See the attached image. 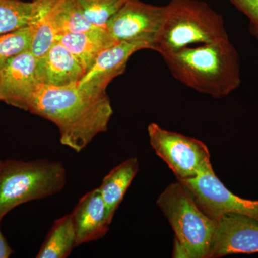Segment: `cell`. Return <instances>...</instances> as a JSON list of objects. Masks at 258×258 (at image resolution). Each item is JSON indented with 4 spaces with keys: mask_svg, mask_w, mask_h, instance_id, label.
<instances>
[{
    "mask_svg": "<svg viewBox=\"0 0 258 258\" xmlns=\"http://www.w3.org/2000/svg\"><path fill=\"white\" fill-rule=\"evenodd\" d=\"M58 3L59 0H32L28 26L32 32L30 50L36 57L45 53L57 40Z\"/></svg>",
    "mask_w": 258,
    "mask_h": 258,
    "instance_id": "cell-15",
    "label": "cell"
},
{
    "mask_svg": "<svg viewBox=\"0 0 258 258\" xmlns=\"http://www.w3.org/2000/svg\"><path fill=\"white\" fill-rule=\"evenodd\" d=\"M161 57L177 81L203 94L223 98L240 86V57L230 39L184 47Z\"/></svg>",
    "mask_w": 258,
    "mask_h": 258,
    "instance_id": "cell-2",
    "label": "cell"
},
{
    "mask_svg": "<svg viewBox=\"0 0 258 258\" xmlns=\"http://www.w3.org/2000/svg\"><path fill=\"white\" fill-rule=\"evenodd\" d=\"M149 143L178 181L197 177L213 169L210 153L202 141L167 130L155 123L148 126Z\"/></svg>",
    "mask_w": 258,
    "mask_h": 258,
    "instance_id": "cell-6",
    "label": "cell"
},
{
    "mask_svg": "<svg viewBox=\"0 0 258 258\" xmlns=\"http://www.w3.org/2000/svg\"><path fill=\"white\" fill-rule=\"evenodd\" d=\"M144 49L147 47L140 43L116 42L97 57L78 83V86L91 95L106 93L108 84L124 73L131 56Z\"/></svg>",
    "mask_w": 258,
    "mask_h": 258,
    "instance_id": "cell-10",
    "label": "cell"
},
{
    "mask_svg": "<svg viewBox=\"0 0 258 258\" xmlns=\"http://www.w3.org/2000/svg\"><path fill=\"white\" fill-rule=\"evenodd\" d=\"M164 14V6L128 0L106 25L117 42H134L152 50Z\"/></svg>",
    "mask_w": 258,
    "mask_h": 258,
    "instance_id": "cell-8",
    "label": "cell"
},
{
    "mask_svg": "<svg viewBox=\"0 0 258 258\" xmlns=\"http://www.w3.org/2000/svg\"><path fill=\"white\" fill-rule=\"evenodd\" d=\"M32 2L0 0V35L28 26Z\"/></svg>",
    "mask_w": 258,
    "mask_h": 258,
    "instance_id": "cell-19",
    "label": "cell"
},
{
    "mask_svg": "<svg viewBox=\"0 0 258 258\" xmlns=\"http://www.w3.org/2000/svg\"><path fill=\"white\" fill-rule=\"evenodd\" d=\"M157 204L175 235L173 257L209 258L215 220L200 210L189 188L179 181L171 183Z\"/></svg>",
    "mask_w": 258,
    "mask_h": 258,
    "instance_id": "cell-4",
    "label": "cell"
},
{
    "mask_svg": "<svg viewBox=\"0 0 258 258\" xmlns=\"http://www.w3.org/2000/svg\"><path fill=\"white\" fill-rule=\"evenodd\" d=\"M139 169L138 159L130 158L113 168L103 178L101 186L98 187L111 222Z\"/></svg>",
    "mask_w": 258,
    "mask_h": 258,
    "instance_id": "cell-16",
    "label": "cell"
},
{
    "mask_svg": "<svg viewBox=\"0 0 258 258\" xmlns=\"http://www.w3.org/2000/svg\"><path fill=\"white\" fill-rule=\"evenodd\" d=\"M96 28L85 18L78 0H59L57 37L63 34L86 31Z\"/></svg>",
    "mask_w": 258,
    "mask_h": 258,
    "instance_id": "cell-18",
    "label": "cell"
},
{
    "mask_svg": "<svg viewBox=\"0 0 258 258\" xmlns=\"http://www.w3.org/2000/svg\"><path fill=\"white\" fill-rule=\"evenodd\" d=\"M37 57L31 50L15 56L0 71L3 101L26 109L27 103L39 85L35 67Z\"/></svg>",
    "mask_w": 258,
    "mask_h": 258,
    "instance_id": "cell-11",
    "label": "cell"
},
{
    "mask_svg": "<svg viewBox=\"0 0 258 258\" xmlns=\"http://www.w3.org/2000/svg\"><path fill=\"white\" fill-rule=\"evenodd\" d=\"M25 111L55 123L61 144L78 153L98 134L106 132L113 112L106 93L91 95L78 83L64 86L39 83Z\"/></svg>",
    "mask_w": 258,
    "mask_h": 258,
    "instance_id": "cell-1",
    "label": "cell"
},
{
    "mask_svg": "<svg viewBox=\"0 0 258 258\" xmlns=\"http://www.w3.org/2000/svg\"><path fill=\"white\" fill-rule=\"evenodd\" d=\"M229 39L223 18L208 3L200 0H171L164 6L152 50L163 55L193 44Z\"/></svg>",
    "mask_w": 258,
    "mask_h": 258,
    "instance_id": "cell-3",
    "label": "cell"
},
{
    "mask_svg": "<svg viewBox=\"0 0 258 258\" xmlns=\"http://www.w3.org/2000/svg\"><path fill=\"white\" fill-rule=\"evenodd\" d=\"M249 20V31L258 40V0H228Z\"/></svg>",
    "mask_w": 258,
    "mask_h": 258,
    "instance_id": "cell-22",
    "label": "cell"
},
{
    "mask_svg": "<svg viewBox=\"0 0 258 258\" xmlns=\"http://www.w3.org/2000/svg\"><path fill=\"white\" fill-rule=\"evenodd\" d=\"M13 253V249L10 247L6 239L0 231V258L10 257Z\"/></svg>",
    "mask_w": 258,
    "mask_h": 258,
    "instance_id": "cell-23",
    "label": "cell"
},
{
    "mask_svg": "<svg viewBox=\"0 0 258 258\" xmlns=\"http://www.w3.org/2000/svg\"><path fill=\"white\" fill-rule=\"evenodd\" d=\"M128 0H78L85 18L97 28H106L110 19Z\"/></svg>",
    "mask_w": 258,
    "mask_h": 258,
    "instance_id": "cell-20",
    "label": "cell"
},
{
    "mask_svg": "<svg viewBox=\"0 0 258 258\" xmlns=\"http://www.w3.org/2000/svg\"><path fill=\"white\" fill-rule=\"evenodd\" d=\"M76 246V231L70 214L55 220L36 257L66 258Z\"/></svg>",
    "mask_w": 258,
    "mask_h": 258,
    "instance_id": "cell-17",
    "label": "cell"
},
{
    "mask_svg": "<svg viewBox=\"0 0 258 258\" xmlns=\"http://www.w3.org/2000/svg\"><path fill=\"white\" fill-rule=\"evenodd\" d=\"M258 252V222L251 217L228 213L215 220L209 258Z\"/></svg>",
    "mask_w": 258,
    "mask_h": 258,
    "instance_id": "cell-9",
    "label": "cell"
},
{
    "mask_svg": "<svg viewBox=\"0 0 258 258\" xmlns=\"http://www.w3.org/2000/svg\"><path fill=\"white\" fill-rule=\"evenodd\" d=\"M66 182L62 163L45 159L5 161L0 171V222L22 204L60 192Z\"/></svg>",
    "mask_w": 258,
    "mask_h": 258,
    "instance_id": "cell-5",
    "label": "cell"
},
{
    "mask_svg": "<svg viewBox=\"0 0 258 258\" xmlns=\"http://www.w3.org/2000/svg\"><path fill=\"white\" fill-rule=\"evenodd\" d=\"M35 72L40 84L64 86L79 83L86 71L63 45L56 41L37 57Z\"/></svg>",
    "mask_w": 258,
    "mask_h": 258,
    "instance_id": "cell-12",
    "label": "cell"
},
{
    "mask_svg": "<svg viewBox=\"0 0 258 258\" xmlns=\"http://www.w3.org/2000/svg\"><path fill=\"white\" fill-rule=\"evenodd\" d=\"M31 45L32 32L28 25L0 35V71L15 56L30 50Z\"/></svg>",
    "mask_w": 258,
    "mask_h": 258,
    "instance_id": "cell-21",
    "label": "cell"
},
{
    "mask_svg": "<svg viewBox=\"0 0 258 258\" xmlns=\"http://www.w3.org/2000/svg\"><path fill=\"white\" fill-rule=\"evenodd\" d=\"M181 182L189 188L200 210L212 220L233 213L258 222V200H247L232 193L217 177L213 169Z\"/></svg>",
    "mask_w": 258,
    "mask_h": 258,
    "instance_id": "cell-7",
    "label": "cell"
},
{
    "mask_svg": "<svg viewBox=\"0 0 258 258\" xmlns=\"http://www.w3.org/2000/svg\"><path fill=\"white\" fill-rule=\"evenodd\" d=\"M60 42L87 71L103 50L118 42L105 28H96L57 37Z\"/></svg>",
    "mask_w": 258,
    "mask_h": 258,
    "instance_id": "cell-14",
    "label": "cell"
},
{
    "mask_svg": "<svg viewBox=\"0 0 258 258\" xmlns=\"http://www.w3.org/2000/svg\"><path fill=\"white\" fill-rule=\"evenodd\" d=\"M3 101V96H2L1 91H0V101Z\"/></svg>",
    "mask_w": 258,
    "mask_h": 258,
    "instance_id": "cell-25",
    "label": "cell"
},
{
    "mask_svg": "<svg viewBox=\"0 0 258 258\" xmlns=\"http://www.w3.org/2000/svg\"><path fill=\"white\" fill-rule=\"evenodd\" d=\"M3 162L0 160V171H1L2 166H3Z\"/></svg>",
    "mask_w": 258,
    "mask_h": 258,
    "instance_id": "cell-24",
    "label": "cell"
},
{
    "mask_svg": "<svg viewBox=\"0 0 258 258\" xmlns=\"http://www.w3.org/2000/svg\"><path fill=\"white\" fill-rule=\"evenodd\" d=\"M71 216L76 231V246L104 237L111 223L98 188L80 199Z\"/></svg>",
    "mask_w": 258,
    "mask_h": 258,
    "instance_id": "cell-13",
    "label": "cell"
}]
</instances>
